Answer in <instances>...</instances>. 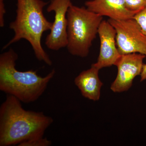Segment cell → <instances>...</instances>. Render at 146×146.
<instances>
[{
  "mask_svg": "<svg viewBox=\"0 0 146 146\" xmlns=\"http://www.w3.org/2000/svg\"><path fill=\"white\" fill-rule=\"evenodd\" d=\"M141 82L146 80V64H144L141 74Z\"/></svg>",
  "mask_w": 146,
  "mask_h": 146,
  "instance_id": "obj_15",
  "label": "cell"
},
{
  "mask_svg": "<svg viewBox=\"0 0 146 146\" xmlns=\"http://www.w3.org/2000/svg\"><path fill=\"white\" fill-rule=\"evenodd\" d=\"M5 5L4 0H0V27H3L5 25V15L6 14Z\"/></svg>",
  "mask_w": 146,
  "mask_h": 146,
  "instance_id": "obj_14",
  "label": "cell"
},
{
  "mask_svg": "<svg viewBox=\"0 0 146 146\" xmlns=\"http://www.w3.org/2000/svg\"><path fill=\"white\" fill-rule=\"evenodd\" d=\"M108 21L116 31V42L121 55L139 53L146 57V35L134 18Z\"/></svg>",
  "mask_w": 146,
  "mask_h": 146,
  "instance_id": "obj_5",
  "label": "cell"
},
{
  "mask_svg": "<svg viewBox=\"0 0 146 146\" xmlns=\"http://www.w3.org/2000/svg\"><path fill=\"white\" fill-rule=\"evenodd\" d=\"M128 9L137 13L146 7V0H124Z\"/></svg>",
  "mask_w": 146,
  "mask_h": 146,
  "instance_id": "obj_11",
  "label": "cell"
},
{
  "mask_svg": "<svg viewBox=\"0 0 146 146\" xmlns=\"http://www.w3.org/2000/svg\"><path fill=\"white\" fill-rule=\"evenodd\" d=\"M146 57L139 53L121 55L115 65L117 68V74L110 86L111 91L121 93L130 89L134 78L141 75Z\"/></svg>",
  "mask_w": 146,
  "mask_h": 146,
  "instance_id": "obj_7",
  "label": "cell"
},
{
  "mask_svg": "<svg viewBox=\"0 0 146 146\" xmlns=\"http://www.w3.org/2000/svg\"><path fill=\"white\" fill-rule=\"evenodd\" d=\"M51 141L44 137L33 138L28 140L18 145V146H50L51 145Z\"/></svg>",
  "mask_w": 146,
  "mask_h": 146,
  "instance_id": "obj_12",
  "label": "cell"
},
{
  "mask_svg": "<svg viewBox=\"0 0 146 146\" xmlns=\"http://www.w3.org/2000/svg\"><path fill=\"white\" fill-rule=\"evenodd\" d=\"M133 18L138 23L142 31L146 35V7L140 12L136 13Z\"/></svg>",
  "mask_w": 146,
  "mask_h": 146,
  "instance_id": "obj_13",
  "label": "cell"
},
{
  "mask_svg": "<svg viewBox=\"0 0 146 146\" xmlns=\"http://www.w3.org/2000/svg\"><path fill=\"white\" fill-rule=\"evenodd\" d=\"M100 40L99 54L96 63L92 64L100 70L115 65L121 55L116 42V31L108 21L103 20L98 32Z\"/></svg>",
  "mask_w": 146,
  "mask_h": 146,
  "instance_id": "obj_8",
  "label": "cell"
},
{
  "mask_svg": "<svg viewBox=\"0 0 146 146\" xmlns=\"http://www.w3.org/2000/svg\"><path fill=\"white\" fill-rule=\"evenodd\" d=\"M22 102L7 95L0 107V146L16 145L44 137L53 119L43 112L27 110Z\"/></svg>",
  "mask_w": 146,
  "mask_h": 146,
  "instance_id": "obj_1",
  "label": "cell"
},
{
  "mask_svg": "<svg viewBox=\"0 0 146 146\" xmlns=\"http://www.w3.org/2000/svg\"><path fill=\"white\" fill-rule=\"evenodd\" d=\"M67 18L68 43L66 48L68 52L75 56L87 57L103 17L84 7L72 4L68 9Z\"/></svg>",
  "mask_w": 146,
  "mask_h": 146,
  "instance_id": "obj_4",
  "label": "cell"
},
{
  "mask_svg": "<svg viewBox=\"0 0 146 146\" xmlns=\"http://www.w3.org/2000/svg\"><path fill=\"white\" fill-rule=\"evenodd\" d=\"M48 4L42 0H17L16 19L9 25L14 36L4 46L3 50L25 39L31 45L37 60L49 66L52 65V61L41 42L43 33L50 31L52 26V23L47 20L43 12V9Z\"/></svg>",
  "mask_w": 146,
  "mask_h": 146,
  "instance_id": "obj_2",
  "label": "cell"
},
{
  "mask_svg": "<svg viewBox=\"0 0 146 146\" xmlns=\"http://www.w3.org/2000/svg\"><path fill=\"white\" fill-rule=\"evenodd\" d=\"M99 70L92 65L91 68L82 71L74 80L75 84L82 95L94 101L99 100L101 89L103 84L99 77Z\"/></svg>",
  "mask_w": 146,
  "mask_h": 146,
  "instance_id": "obj_10",
  "label": "cell"
},
{
  "mask_svg": "<svg viewBox=\"0 0 146 146\" xmlns=\"http://www.w3.org/2000/svg\"><path fill=\"white\" fill-rule=\"evenodd\" d=\"M18 58L12 48L0 55V90L24 103L33 102L44 93L56 71L53 69L42 77L33 70H18L16 68Z\"/></svg>",
  "mask_w": 146,
  "mask_h": 146,
  "instance_id": "obj_3",
  "label": "cell"
},
{
  "mask_svg": "<svg viewBox=\"0 0 146 146\" xmlns=\"http://www.w3.org/2000/svg\"><path fill=\"white\" fill-rule=\"evenodd\" d=\"M85 5L92 12L116 21L130 19L136 14L128 9L124 0H89Z\"/></svg>",
  "mask_w": 146,
  "mask_h": 146,
  "instance_id": "obj_9",
  "label": "cell"
},
{
  "mask_svg": "<svg viewBox=\"0 0 146 146\" xmlns=\"http://www.w3.org/2000/svg\"><path fill=\"white\" fill-rule=\"evenodd\" d=\"M72 4L71 0H51L47 7V12H54V21L45 41V44L50 50L58 51L67 47V13Z\"/></svg>",
  "mask_w": 146,
  "mask_h": 146,
  "instance_id": "obj_6",
  "label": "cell"
}]
</instances>
